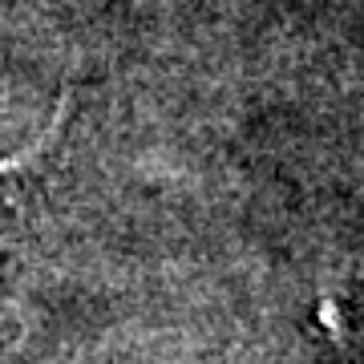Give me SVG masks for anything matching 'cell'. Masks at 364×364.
Returning a JSON list of instances; mask_svg holds the SVG:
<instances>
[{
	"instance_id": "1",
	"label": "cell",
	"mask_w": 364,
	"mask_h": 364,
	"mask_svg": "<svg viewBox=\"0 0 364 364\" xmlns=\"http://www.w3.org/2000/svg\"><path fill=\"white\" fill-rule=\"evenodd\" d=\"M73 117H77V93L61 90L49 122L28 142H21L9 154H0V267L13 259L21 231L28 223V210H33V198L49 182L53 158L65 146L69 130H73Z\"/></svg>"
}]
</instances>
